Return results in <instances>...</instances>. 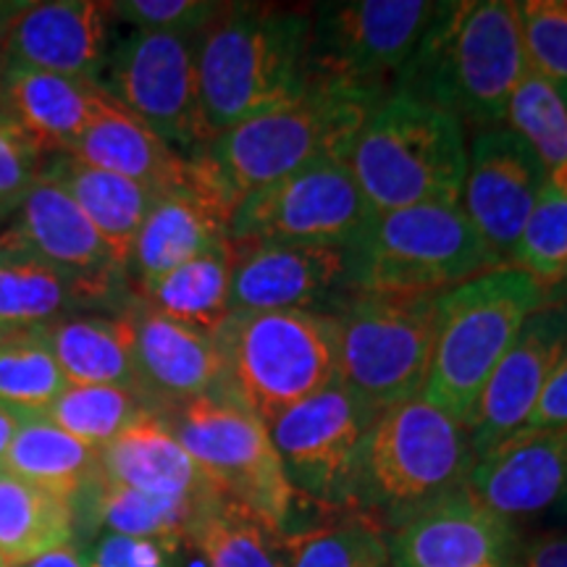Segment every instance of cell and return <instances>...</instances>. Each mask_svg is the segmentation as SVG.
I'll return each instance as SVG.
<instances>
[{"label":"cell","mask_w":567,"mask_h":567,"mask_svg":"<svg viewBox=\"0 0 567 567\" xmlns=\"http://www.w3.org/2000/svg\"><path fill=\"white\" fill-rule=\"evenodd\" d=\"M350 295L446 292L499 268L460 205L373 213L347 245Z\"/></svg>","instance_id":"obj_8"},{"label":"cell","mask_w":567,"mask_h":567,"mask_svg":"<svg viewBox=\"0 0 567 567\" xmlns=\"http://www.w3.org/2000/svg\"><path fill=\"white\" fill-rule=\"evenodd\" d=\"M134 329V389L153 413L216 394L226 365L216 337L155 313L145 302L130 310Z\"/></svg>","instance_id":"obj_21"},{"label":"cell","mask_w":567,"mask_h":567,"mask_svg":"<svg viewBox=\"0 0 567 567\" xmlns=\"http://www.w3.org/2000/svg\"><path fill=\"white\" fill-rule=\"evenodd\" d=\"M520 538L471 488L446 496L389 530L392 567H513Z\"/></svg>","instance_id":"obj_18"},{"label":"cell","mask_w":567,"mask_h":567,"mask_svg":"<svg viewBox=\"0 0 567 567\" xmlns=\"http://www.w3.org/2000/svg\"><path fill=\"white\" fill-rule=\"evenodd\" d=\"M145 413L151 408L134 389L66 384L42 415L82 444L103 450Z\"/></svg>","instance_id":"obj_35"},{"label":"cell","mask_w":567,"mask_h":567,"mask_svg":"<svg viewBox=\"0 0 567 567\" xmlns=\"http://www.w3.org/2000/svg\"><path fill=\"white\" fill-rule=\"evenodd\" d=\"M155 415L163 417L218 492L284 530L297 492L276 455L268 425L258 415L226 389Z\"/></svg>","instance_id":"obj_10"},{"label":"cell","mask_w":567,"mask_h":567,"mask_svg":"<svg viewBox=\"0 0 567 567\" xmlns=\"http://www.w3.org/2000/svg\"><path fill=\"white\" fill-rule=\"evenodd\" d=\"M45 151L9 111H0V218L17 210L42 172Z\"/></svg>","instance_id":"obj_42"},{"label":"cell","mask_w":567,"mask_h":567,"mask_svg":"<svg viewBox=\"0 0 567 567\" xmlns=\"http://www.w3.org/2000/svg\"><path fill=\"white\" fill-rule=\"evenodd\" d=\"M549 295V287L513 266L446 289L439 300L434 354L421 396L455 421L471 423L494 368Z\"/></svg>","instance_id":"obj_6"},{"label":"cell","mask_w":567,"mask_h":567,"mask_svg":"<svg viewBox=\"0 0 567 567\" xmlns=\"http://www.w3.org/2000/svg\"><path fill=\"white\" fill-rule=\"evenodd\" d=\"M111 3L53 0L21 6L3 27V63L97 82L111 55Z\"/></svg>","instance_id":"obj_20"},{"label":"cell","mask_w":567,"mask_h":567,"mask_svg":"<svg viewBox=\"0 0 567 567\" xmlns=\"http://www.w3.org/2000/svg\"><path fill=\"white\" fill-rule=\"evenodd\" d=\"M109 101L97 82L51 74L21 63H6L3 69V109L45 153H71Z\"/></svg>","instance_id":"obj_24"},{"label":"cell","mask_w":567,"mask_h":567,"mask_svg":"<svg viewBox=\"0 0 567 567\" xmlns=\"http://www.w3.org/2000/svg\"><path fill=\"white\" fill-rule=\"evenodd\" d=\"M63 386L66 379L55 363L45 329L0 334V402L42 415Z\"/></svg>","instance_id":"obj_37"},{"label":"cell","mask_w":567,"mask_h":567,"mask_svg":"<svg viewBox=\"0 0 567 567\" xmlns=\"http://www.w3.org/2000/svg\"><path fill=\"white\" fill-rule=\"evenodd\" d=\"M439 3L334 0L310 11V71L392 92Z\"/></svg>","instance_id":"obj_12"},{"label":"cell","mask_w":567,"mask_h":567,"mask_svg":"<svg viewBox=\"0 0 567 567\" xmlns=\"http://www.w3.org/2000/svg\"><path fill=\"white\" fill-rule=\"evenodd\" d=\"M467 488L513 526L547 513L567 496V425L520 429L476 460Z\"/></svg>","instance_id":"obj_23"},{"label":"cell","mask_w":567,"mask_h":567,"mask_svg":"<svg viewBox=\"0 0 567 567\" xmlns=\"http://www.w3.org/2000/svg\"><path fill=\"white\" fill-rule=\"evenodd\" d=\"M0 567H6V565H3V559H0Z\"/></svg>","instance_id":"obj_49"},{"label":"cell","mask_w":567,"mask_h":567,"mask_svg":"<svg viewBox=\"0 0 567 567\" xmlns=\"http://www.w3.org/2000/svg\"><path fill=\"white\" fill-rule=\"evenodd\" d=\"M3 69L6 63H3V55H0V111H6L3 109Z\"/></svg>","instance_id":"obj_48"},{"label":"cell","mask_w":567,"mask_h":567,"mask_svg":"<svg viewBox=\"0 0 567 567\" xmlns=\"http://www.w3.org/2000/svg\"><path fill=\"white\" fill-rule=\"evenodd\" d=\"M226 3L213 0H118L111 3L113 17L130 21L134 30L200 38L221 17Z\"/></svg>","instance_id":"obj_41"},{"label":"cell","mask_w":567,"mask_h":567,"mask_svg":"<svg viewBox=\"0 0 567 567\" xmlns=\"http://www.w3.org/2000/svg\"><path fill=\"white\" fill-rule=\"evenodd\" d=\"M507 266L520 268L549 289L567 284V193L549 184L542 189Z\"/></svg>","instance_id":"obj_39"},{"label":"cell","mask_w":567,"mask_h":567,"mask_svg":"<svg viewBox=\"0 0 567 567\" xmlns=\"http://www.w3.org/2000/svg\"><path fill=\"white\" fill-rule=\"evenodd\" d=\"M45 337L66 384L134 389V329L130 313L69 316L48 326Z\"/></svg>","instance_id":"obj_30"},{"label":"cell","mask_w":567,"mask_h":567,"mask_svg":"<svg viewBox=\"0 0 567 567\" xmlns=\"http://www.w3.org/2000/svg\"><path fill=\"white\" fill-rule=\"evenodd\" d=\"M45 172L66 189L71 200L80 205L95 231L101 234L113 260L124 271H130L134 243H137L142 224L161 193L118 174L87 166L71 155H55L48 161Z\"/></svg>","instance_id":"obj_27"},{"label":"cell","mask_w":567,"mask_h":567,"mask_svg":"<svg viewBox=\"0 0 567 567\" xmlns=\"http://www.w3.org/2000/svg\"><path fill=\"white\" fill-rule=\"evenodd\" d=\"M375 410L334 384L268 423L274 450L297 496L352 513L360 452Z\"/></svg>","instance_id":"obj_14"},{"label":"cell","mask_w":567,"mask_h":567,"mask_svg":"<svg viewBox=\"0 0 567 567\" xmlns=\"http://www.w3.org/2000/svg\"><path fill=\"white\" fill-rule=\"evenodd\" d=\"M442 295H347L331 310L339 334L337 384L375 413L421 396Z\"/></svg>","instance_id":"obj_9"},{"label":"cell","mask_w":567,"mask_h":567,"mask_svg":"<svg viewBox=\"0 0 567 567\" xmlns=\"http://www.w3.org/2000/svg\"><path fill=\"white\" fill-rule=\"evenodd\" d=\"M373 213L344 161L318 163L243 197L231 213L229 243L347 247Z\"/></svg>","instance_id":"obj_13"},{"label":"cell","mask_w":567,"mask_h":567,"mask_svg":"<svg viewBox=\"0 0 567 567\" xmlns=\"http://www.w3.org/2000/svg\"><path fill=\"white\" fill-rule=\"evenodd\" d=\"M197 38L134 30L116 48L101 87L130 116L189 158L208 145L197 92Z\"/></svg>","instance_id":"obj_11"},{"label":"cell","mask_w":567,"mask_h":567,"mask_svg":"<svg viewBox=\"0 0 567 567\" xmlns=\"http://www.w3.org/2000/svg\"><path fill=\"white\" fill-rule=\"evenodd\" d=\"M208 499L210 496L172 499V496L145 494L137 488L111 484L97 473L95 481L74 499V515H87V520L101 528V534L145 538V542L179 549L182 544H189L197 517Z\"/></svg>","instance_id":"obj_29"},{"label":"cell","mask_w":567,"mask_h":567,"mask_svg":"<svg viewBox=\"0 0 567 567\" xmlns=\"http://www.w3.org/2000/svg\"><path fill=\"white\" fill-rule=\"evenodd\" d=\"M287 567H392L389 534L365 515L287 534Z\"/></svg>","instance_id":"obj_38"},{"label":"cell","mask_w":567,"mask_h":567,"mask_svg":"<svg viewBox=\"0 0 567 567\" xmlns=\"http://www.w3.org/2000/svg\"><path fill=\"white\" fill-rule=\"evenodd\" d=\"M389 92L313 74L300 95L216 134L195 158L237 203L255 189L318 163L344 161L347 147Z\"/></svg>","instance_id":"obj_2"},{"label":"cell","mask_w":567,"mask_h":567,"mask_svg":"<svg viewBox=\"0 0 567 567\" xmlns=\"http://www.w3.org/2000/svg\"><path fill=\"white\" fill-rule=\"evenodd\" d=\"M193 166V179L155 197L142 224L130 264L140 292L187 260L229 243L234 205L195 155Z\"/></svg>","instance_id":"obj_22"},{"label":"cell","mask_w":567,"mask_h":567,"mask_svg":"<svg viewBox=\"0 0 567 567\" xmlns=\"http://www.w3.org/2000/svg\"><path fill=\"white\" fill-rule=\"evenodd\" d=\"M526 71L517 3L450 0L436 6L394 92L434 105L478 132L505 124L509 97Z\"/></svg>","instance_id":"obj_1"},{"label":"cell","mask_w":567,"mask_h":567,"mask_svg":"<svg viewBox=\"0 0 567 567\" xmlns=\"http://www.w3.org/2000/svg\"><path fill=\"white\" fill-rule=\"evenodd\" d=\"M21 567H87V559H84V555L74 544H69V547L48 551V555L32 559V563Z\"/></svg>","instance_id":"obj_47"},{"label":"cell","mask_w":567,"mask_h":567,"mask_svg":"<svg viewBox=\"0 0 567 567\" xmlns=\"http://www.w3.org/2000/svg\"><path fill=\"white\" fill-rule=\"evenodd\" d=\"M513 567H567V534H544L520 542Z\"/></svg>","instance_id":"obj_45"},{"label":"cell","mask_w":567,"mask_h":567,"mask_svg":"<svg viewBox=\"0 0 567 567\" xmlns=\"http://www.w3.org/2000/svg\"><path fill=\"white\" fill-rule=\"evenodd\" d=\"M473 465L467 425L415 396L375 415L354 473L352 513L389 534L467 488Z\"/></svg>","instance_id":"obj_4"},{"label":"cell","mask_w":567,"mask_h":567,"mask_svg":"<svg viewBox=\"0 0 567 567\" xmlns=\"http://www.w3.org/2000/svg\"><path fill=\"white\" fill-rule=\"evenodd\" d=\"M82 302H92L74 276L0 237V334L48 329Z\"/></svg>","instance_id":"obj_28"},{"label":"cell","mask_w":567,"mask_h":567,"mask_svg":"<svg viewBox=\"0 0 567 567\" xmlns=\"http://www.w3.org/2000/svg\"><path fill=\"white\" fill-rule=\"evenodd\" d=\"M32 413H24V410H17L6 402H0V467H3V460L9 455V446L21 429V423L27 421Z\"/></svg>","instance_id":"obj_46"},{"label":"cell","mask_w":567,"mask_h":567,"mask_svg":"<svg viewBox=\"0 0 567 567\" xmlns=\"http://www.w3.org/2000/svg\"><path fill=\"white\" fill-rule=\"evenodd\" d=\"M559 425H567V344L559 354L547 386L538 396L526 429H559Z\"/></svg>","instance_id":"obj_44"},{"label":"cell","mask_w":567,"mask_h":567,"mask_svg":"<svg viewBox=\"0 0 567 567\" xmlns=\"http://www.w3.org/2000/svg\"><path fill=\"white\" fill-rule=\"evenodd\" d=\"M216 342L226 365L224 389L266 425L339 381V334L331 313H231Z\"/></svg>","instance_id":"obj_7"},{"label":"cell","mask_w":567,"mask_h":567,"mask_svg":"<svg viewBox=\"0 0 567 567\" xmlns=\"http://www.w3.org/2000/svg\"><path fill=\"white\" fill-rule=\"evenodd\" d=\"M234 247L231 313L318 310L350 295L347 247L252 243Z\"/></svg>","instance_id":"obj_16"},{"label":"cell","mask_w":567,"mask_h":567,"mask_svg":"<svg viewBox=\"0 0 567 567\" xmlns=\"http://www.w3.org/2000/svg\"><path fill=\"white\" fill-rule=\"evenodd\" d=\"M3 237L74 276L87 289L92 302L111 300L113 289L126 276L90 218L45 166L19 203L11 229Z\"/></svg>","instance_id":"obj_19"},{"label":"cell","mask_w":567,"mask_h":567,"mask_svg":"<svg viewBox=\"0 0 567 567\" xmlns=\"http://www.w3.org/2000/svg\"><path fill=\"white\" fill-rule=\"evenodd\" d=\"M567 287V284H565ZM547 297L517 331L515 342L494 368L467 423L473 455L484 457L496 444L526 429L538 396L567 344V289Z\"/></svg>","instance_id":"obj_17"},{"label":"cell","mask_w":567,"mask_h":567,"mask_svg":"<svg viewBox=\"0 0 567 567\" xmlns=\"http://www.w3.org/2000/svg\"><path fill=\"white\" fill-rule=\"evenodd\" d=\"M528 69L563 97L567 109V0L517 3Z\"/></svg>","instance_id":"obj_40"},{"label":"cell","mask_w":567,"mask_h":567,"mask_svg":"<svg viewBox=\"0 0 567 567\" xmlns=\"http://www.w3.org/2000/svg\"><path fill=\"white\" fill-rule=\"evenodd\" d=\"M74 505L0 471V559L21 567L74 544Z\"/></svg>","instance_id":"obj_33"},{"label":"cell","mask_w":567,"mask_h":567,"mask_svg":"<svg viewBox=\"0 0 567 567\" xmlns=\"http://www.w3.org/2000/svg\"><path fill=\"white\" fill-rule=\"evenodd\" d=\"M287 530L229 496L205 502L189 544L205 567H287Z\"/></svg>","instance_id":"obj_34"},{"label":"cell","mask_w":567,"mask_h":567,"mask_svg":"<svg viewBox=\"0 0 567 567\" xmlns=\"http://www.w3.org/2000/svg\"><path fill=\"white\" fill-rule=\"evenodd\" d=\"M505 124L542 161L549 187L567 193V109L563 97L530 69L509 97Z\"/></svg>","instance_id":"obj_36"},{"label":"cell","mask_w":567,"mask_h":567,"mask_svg":"<svg viewBox=\"0 0 567 567\" xmlns=\"http://www.w3.org/2000/svg\"><path fill=\"white\" fill-rule=\"evenodd\" d=\"M465 163V126L394 90L375 105L344 153V166L375 213L460 205Z\"/></svg>","instance_id":"obj_5"},{"label":"cell","mask_w":567,"mask_h":567,"mask_svg":"<svg viewBox=\"0 0 567 567\" xmlns=\"http://www.w3.org/2000/svg\"><path fill=\"white\" fill-rule=\"evenodd\" d=\"M231 271L234 247L221 243L142 289V302L155 313L216 337L231 316Z\"/></svg>","instance_id":"obj_32"},{"label":"cell","mask_w":567,"mask_h":567,"mask_svg":"<svg viewBox=\"0 0 567 567\" xmlns=\"http://www.w3.org/2000/svg\"><path fill=\"white\" fill-rule=\"evenodd\" d=\"M544 187L547 172L520 134L507 124L476 132L467 145L460 208L499 266L509 264Z\"/></svg>","instance_id":"obj_15"},{"label":"cell","mask_w":567,"mask_h":567,"mask_svg":"<svg viewBox=\"0 0 567 567\" xmlns=\"http://www.w3.org/2000/svg\"><path fill=\"white\" fill-rule=\"evenodd\" d=\"M66 155L87 166L145 184L155 193L187 184L195 168L189 155H182L166 140L140 124L113 97Z\"/></svg>","instance_id":"obj_26"},{"label":"cell","mask_w":567,"mask_h":567,"mask_svg":"<svg viewBox=\"0 0 567 567\" xmlns=\"http://www.w3.org/2000/svg\"><path fill=\"white\" fill-rule=\"evenodd\" d=\"M0 471L74 505L101 467L97 450L69 436L45 415H30L13 436Z\"/></svg>","instance_id":"obj_31"},{"label":"cell","mask_w":567,"mask_h":567,"mask_svg":"<svg viewBox=\"0 0 567 567\" xmlns=\"http://www.w3.org/2000/svg\"><path fill=\"white\" fill-rule=\"evenodd\" d=\"M197 92L213 140L300 95L310 80V11L226 3L197 38Z\"/></svg>","instance_id":"obj_3"},{"label":"cell","mask_w":567,"mask_h":567,"mask_svg":"<svg viewBox=\"0 0 567 567\" xmlns=\"http://www.w3.org/2000/svg\"><path fill=\"white\" fill-rule=\"evenodd\" d=\"M97 467L111 484L155 496L205 499L221 494L153 410L97 450Z\"/></svg>","instance_id":"obj_25"},{"label":"cell","mask_w":567,"mask_h":567,"mask_svg":"<svg viewBox=\"0 0 567 567\" xmlns=\"http://www.w3.org/2000/svg\"><path fill=\"white\" fill-rule=\"evenodd\" d=\"M84 559L87 567H176V549L145 538L101 534Z\"/></svg>","instance_id":"obj_43"}]
</instances>
